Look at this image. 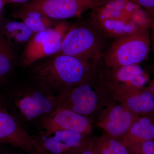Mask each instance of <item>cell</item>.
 Segmentation results:
<instances>
[{
  "mask_svg": "<svg viewBox=\"0 0 154 154\" xmlns=\"http://www.w3.org/2000/svg\"><path fill=\"white\" fill-rule=\"evenodd\" d=\"M33 72L43 85L59 91L60 94L90 82L94 77L93 66L58 53L35 66Z\"/></svg>",
  "mask_w": 154,
  "mask_h": 154,
  "instance_id": "6da1fadb",
  "label": "cell"
},
{
  "mask_svg": "<svg viewBox=\"0 0 154 154\" xmlns=\"http://www.w3.org/2000/svg\"><path fill=\"white\" fill-rule=\"evenodd\" d=\"M108 38L91 16L89 20L72 25L58 53L77 58L94 67L108 48Z\"/></svg>",
  "mask_w": 154,
  "mask_h": 154,
  "instance_id": "7a4b0ae2",
  "label": "cell"
},
{
  "mask_svg": "<svg viewBox=\"0 0 154 154\" xmlns=\"http://www.w3.org/2000/svg\"><path fill=\"white\" fill-rule=\"evenodd\" d=\"M149 30L116 38L103 55L101 60L107 66L139 65L147 58L151 51Z\"/></svg>",
  "mask_w": 154,
  "mask_h": 154,
  "instance_id": "3957f363",
  "label": "cell"
},
{
  "mask_svg": "<svg viewBox=\"0 0 154 154\" xmlns=\"http://www.w3.org/2000/svg\"><path fill=\"white\" fill-rule=\"evenodd\" d=\"M113 101L93 78L60 94L57 96V107H65L90 118Z\"/></svg>",
  "mask_w": 154,
  "mask_h": 154,
  "instance_id": "277c9868",
  "label": "cell"
},
{
  "mask_svg": "<svg viewBox=\"0 0 154 154\" xmlns=\"http://www.w3.org/2000/svg\"><path fill=\"white\" fill-rule=\"evenodd\" d=\"M7 101V100H6ZM8 107L14 116L25 121L42 118L57 107V96L39 88H23L11 96Z\"/></svg>",
  "mask_w": 154,
  "mask_h": 154,
  "instance_id": "5b68a950",
  "label": "cell"
},
{
  "mask_svg": "<svg viewBox=\"0 0 154 154\" xmlns=\"http://www.w3.org/2000/svg\"><path fill=\"white\" fill-rule=\"evenodd\" d=\"M71 26L69 22L59 21L53 28L35 34L23 51L21 57L22 65L28 67L39 60L58 53Z\"/></svg>",
  "mask_w": 154,
  "mask_h": 154,
  "instance_id": "8992f818",
  "label": "cell"
},
{
  "mask_svg": "<svg viewBox=\"0 0 154 154\" xmlns=\"http://www.w3.org/2000/svg\"><path fill=\"white\" fill-rule=\"evenodd\" d=\"M95 81L112 100L123 104L136 115L154 116V95L149 87L134 88Z\"/></svg>",
  "mask_w": 154,
  "mask_h": 154,
  "instance_id": "52a82bcc",
  "label": "cell"
},
{
  "mask_svg": "<svg viewBox=\"0 0 154 154\" xmlns=\"http://www.w3.org/2000/svg\"><path fill=\"white\" fill-rule=\"evenodd\" d=\"M0 143L8 144L31 154H38L37 139L20 126L6 100L0 94Z\"/></svg>",
  "mask_w": 154,
  "mask_h": 154,
  "instance_id": "ba28073f",
  "label": "cell"
},
{
  "mask_svg": "<svg viewBox=\"0 0 154 154\" xmlns=\"http://www.w3.org/2000/svg\"><path fill=\"white\" fill-rule=\"evenodd\" d=\"M93 8L90 0H32L18 10L36 11L50 19L62 21L80 17Z\"/></svg>",
  "mask_w": 154,
  "mask_h": 154,
  "instance_id": "9c48e42d",
  "label": "cell"
},
{
  "mask_svg": "<svg viewBox=\"0 0 154 154\" xmlns=\"http://www.w3.org/2000/svg\"><path fill=\"white\" fill-rule=\"evenodd\" d=\"M42 137L58 131L68 130L88 135L93 129L91 119L63 107H57L42 119Z\"/></svg>",
  "mask_w": 154,
  "mask_h": 154,
  "instance_id": "30bf717a",
  "label": "cell"
},
{
  "mask_svg": "<svg viewBox=\"0 0 154 154\" xmlns=\"http://www.w3.org/2000/svg\"><path fill=\"white\" fill-rule=\"evenodd\" d=\"M37 139L38 154H79L91 140L88 135L68 130Z\"/></svg>",
  "mask_w": 154,
  "mask_h": 154,
  "instance_id": "8fae6325",
  "label": "cell"
},
{
  "mask_svg": "<svg viewBox=\"0 0 154 154\" xmlns=\"http://www.w3.org/2000/svg\"><path fill=\"white\" fill-rule=\"evenodd\" d=\"M94 77L102 82L137 88L145 87L149 80L148 75L139 65L107 66L101 59L94 67Z\"/></svg>",
  "mask_w": 154,
  "mask_h": 154,
  "instance_id": "7c38bea8",
  "label": "cell"
},
{
  "mask_svg": "<svg viewBox=\"0 0 154 154\" xmlns=\"http://www.w3.org/2000/svg\"><path fill=\"white\" fill-rule=\"evenodd\" d=\"M99 113L98 126L105 134L118 140L127 132L139 116L115 101L109 103Z\"/></svg>",
  "mask_w": 154,
  "mask_h": 154,
  "instance_id": "4fadbf2b",
  "label": "cell"
},
{
  "mask_svg": "<svg viewBox=\"0 0 154 154\" xmlns=\"http://www.w3.org/2000/svg\"><path fill=\"white\" fill-rule=\"evenodd\" d=\"M154 140V118L150 116H139L121 141L126 146Z\"/></svg>",
  "mask_w": 154,
  "mask_h": 154,
  "instance_id": "5bb4252c",
  "label": "cell"
},
{
  "mask_svg": "<svg viewBox=\"0 0 154 154\" xmlns=\"http://www.w3.org/2000/svg\"><path fill=\"white\" fill-rule=\"evenodd\" d=\"M94 19L100 30L109 38L114 39L131 35L140 30H147L138 27L129 19Z\"/></svg>",
  "mask_w": 154,
  "mask_h": 154,
  "instance_id": "9a60e30c",
  "label": "cell"
},
{
  "mask_svg": "<svg viewBox=\"0 0 154 154\" xmlns=\"http://www.w3.org/2000/svg\"><path fill=\"white\" fill-rule=\"evenodd\" d=\"M0 32L12 45L27 44L35 33L22 21L7 20L2 23Z\"/></svg>",
  "mask_w": 154,
  "mask_h": 154,
  "instance_id": "2e32d148",
  "label": "cell"
},
{
  "mask_svg": "<svg viewBox=\"0 0 154 154\" xmlns=\"http://www.w3.org/2000/svg\"><path fill=\"white\" fill-rule=\"evenodd\" d=\"M13 16L15 19L21 20L35 34L53 28L57 23L54 21V19L36 11H24L18 10L14 12Z\"/></svg>",
  "mask_w": 154,
  "mask_h": 154,
  "instance_id": "e0dca14e",
  "label": "cell"
},
{
  "mask_svg": "<svg viewBox=\"0 0 154 154\" xmlns=\"http://www.w3.org/2000/svg\"><path fill=\"white\" fill-rule=\"evenodd\" d=\"M15 60L13 45L0 32V81L10 74Z\"/></svg>",
  "mask_w": 154,
  "mask_h": 154,
  "instance_id": "ac0fdd59",
  "label": "cell"
},
{
  "mask_svg": "<svg viewBox=\"0 0 154 154\" xmlns=\"http://www.w3.org/2000/svg\"><path fill=\"white\" fill-rule=\"evenodd\" d=\"M94 141L99 154H130L121 141L107 134L103 135Z\"/></svg>",
  "mask_w": 154,
  "mask_h": 154,
  "instance_id": "d6986e66",
  "label": "cell"
},
{
  "mask_svg": "<svg viewBox=\"0 0 154 154\" xmlns=\"http://www.w3.org/2000/svg\"><path fill=\"white\" fill-rule=\"evenodd\" d=\"M92 10L91 16L95 19H129L124 11L109 8L103 6L95 7L93 8Z\"/></svg>",
  "mask_w": 154,
  "mask_h": 154,
  "instance_id": "ffe728a7",
  "label": "cell"
},
{
  "mask_svg": "<svg viewBox=\"0 0 154 154\" xmlns=\"http://www.w3.org/2000/svg\"><path fill=\"white\" fill-rule=\"evenodd\" d=\"M129 19L139 28L147 30L152 29V17L148 12L140 6L130 16Z\"/></svg>",
  "mask_w": 154,
  "mask_h": 154,
  "instance_id": "44dd1931",
  "label": "cell"
},
{
  "mask_svg": "<svg viewBox=\"0 0 154 154\" xmlns=\"http://www.w3.org/2000/svg\"><path fill=\"white\" fill-rule=\"evenodd\" d=\"M130 154H154V140L127 146Z\"/></svg>",
  "mask_w": 154,
  "mask_h": 154,
  "instance_id": "7402d4cb",
  "label": "cell"
},
{
  "mask_svg": "<svg viewBox=\"0 0 154 154\" xmlns=\"http://www.w3.org/2000/svg\"><path fill=\"white\" fill-rule=\"evenodd\" d=\"M140 7L145 9L150 15L152 20V25H154V0H133Z\"/></svg>",
  "mask_w": 154,
  "mask_h": 154,
  "instance_id": "603a6c76",
  "label": "cell"
},
{
  "mask_svg": "<svg viewBox=\"0 0 154 154\" xmlns=\"http://www.w3.org/2000/svg\"><path fill=\"white\" fill-rule=\"evenodd\" d=\"M140 6L138 5L137 3H136L133 0H129L128 2L125 7L124 11L128 19L130 16Z\"/></svg>",
  "mask_w": 154,
  "mask_h": 154,
  "instance_id": "cb8c5ba5",
  "label": "cell"
},
{
  "mask_svg": "<svg viewBox=\"0 0 154 154\" xmlns=\"http://www.w3.org/2000/svg\"><path fill=\"white\" fill-rule=\"evenodd\" d=\"M79 154H99L96 149L94 141L91 140L82 151Z\"/></svg>",
  "mask_w": 154,
  "mask_h": 154,
  "instance_id": "d4e9b609",
  "label": "cell"
},
{
  "mask_svg": "<svg viewBox=\"0 0 154 154\" xmlns=\"http://www.w3.org/2000/svg\"><path fill=\"white\" fill-rule=\"evenodd\" d=\"M90 1L93 6V8H94L102 5L110 0H90Z\"/></svg>",
  "mask_w": 154,
  "mask_h": 154,
  "instance_id": "484cf974",
  "label": "cell"
},
{
  "mask_svg": "<svg viewBox=\"0 0 154 154\" xmlns=\"http://www.w3.org/2000/svg\"><path fill=\"white\" fill-rule=\"evenodd\" d=\"M32 0H6V4H26Z\"/></svg>",
  "mask_w": 154,
  "mask_h": 154,
  "instance_id": "4316f807",
  "label": "cell"
},
{
  "mask_svg": "<svg viewBox=\"0 0 154 154\" xmlns=\"http://www.w3.org/2000/svg\"><path fill=\"white\" fill-rule=\"evenodd\" d=\"M6 0H0V14L2 13L4 7L6 5Z\"/></svg>",
  "mask_w": 154,
  "mask_h": 154,
  "instance_id": "83f0119b",
  "label": "cell"
},
{
  "mask_svg": "<svg viewBox=\"0 0 154 154\" xmlns=\"http://www.w3.org/2000/svg\"><path fill=\"white\" fill-rule=\"evenodd\" d=\"M150 90L151 91L152 93L154 95V78L152 80L151 82L150 83L149 86V87Z\"/></svg>",
  "mask_w": 154,
  "mask_h": 154,
  "instance_id": "f1b7e54d",
  "label": "cell"
},
{
  "mask_svg": "<svg viewBox=\"0 0 154 154\" xmlns=\"http://www.w3.org/2000/svg\"><path fill=\"white\" fill-rule=\"evenodd\" d=\"M0 154H13L7 152L2 151L0 150Z\"/></svg>",
  "mask_w": 154,
  "mask_h": 154,
  "instance_id": "f546056e",
  "label": "cell"
},
{
  "mask_svg": "<svg viewBox=\"0 0 154 154\" xmlns=\"http://www.w3.org/2000/svg\"><path fill=\"white\" fill-rule=\"evenodd\" d=\"M152 42H153V49L154 51V32L152 33Z\"/></svg>",
  "mask_w": 154,
  "mask_h": 154,
  "instance_id": "4dcf8cb0",
  "label": "cell"
},
{
  "mask_svg": "<svg viewBox=\"0 0 154 154\" xmlns=\"http://www.w3.org/2000/svg\"><path fill=\"white\" fill-rule=\"evenodd\" d=\"M152 33H153V32H154V25L152 27Z\"/></svg>",
  "mask_w": 154,
  "mask_h": 154,
  "instance_id": "1f68e13d",
  "label": "cell"
}]
</instances>
